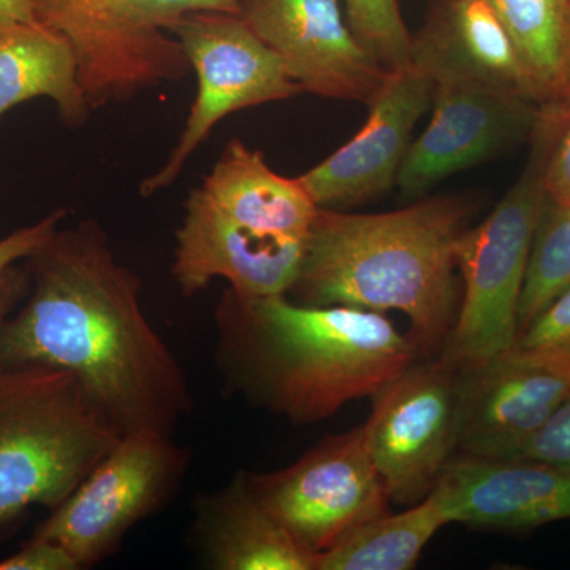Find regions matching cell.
I'll use <instances>...</instances> for the list:
<instances>
[{
  "instance_id": "1",
  "label": "cell",
  "mask_w": 570,
  "mask_h": 570,
  "mask_svg": "<svg viewBox=\"0 0 570 570\" xmlns=\"http://www.w3.org/2000/svg\"><path fill=\"white\" fill-rule=\"evenodd\" d=\"M26 261L31 288L0 325V367L66 371L121 436H174L193 411L189 384L100 225L58 228Z\"/></svg>"
},
{
  "instance_id": "2",
  "label": "cell",
  "mask_w": 570,
  "mask_h": 570,
  "mask_svg": "<svg viewBox=\"0 0 570 570\" xmlns=\"http://www.w3.org/2000/svg\"><path fill=\"white\" fill-rule=\"evenodd\" d=\"M214 322L225 387L295 425L373 396L420 355L384 314L307 306L287 295L254 298L228 287Z\"/></svg>"
},
{
  "instance_id": "3",
  "label": "cell",
  "mask_w": 570,
  "mask_h": 570,
  "mask_svg": "<svg viewBox=\"0 0 570 570\" xmlns=\"http://www.w3.org/2000/svg\"><path fill=\"white\" fill-rule=\"evenodd\" d=\"M479 208L472 195L377 214L318 208L291 294L307 306L397 311L420 355H434L459 313L455 250Z\"/></svg>"
},
{
  "instance_id": "4",
  "label": "cell",
  "mask_w": 570,
  "mask_h": 570,
  "mask_svg": "<svg viewBox=\"0 0 570 570\" xmlns=\"http://www.w3.org/2000/svg\"><path fill=\"white\" fill-rule=\"evenodd\" d=\"M121 438L66 371L0 367V535L58 509Z\"/></svg>"
},
{
  "instance_id": "5",
  "label": "cell",
  "mask_w": 570,
  "mask_h": 570,
  "mask_svg": "<svg viewBox=\"0 0 570 570\" xmlns=\"http://www.w3.org/2000/svg\"><path fill=\"white\" fill-rule=\"evenodd\" d=\"M32 17L69 43L91 110L129 100L193 69L175 26L194 11L239 14L238 0H28Z\"/></svg>"
},
{
  "instance_id": "6",
  "label": "cell",
  "mask_w": 570,
  "mask_h": 570,
  "mask_svg": "<svg viewBox=\"0 0 570 570\" xmlns=\"http://www.w3.org/2000/svg\"><path fill=\"white\" fill-rule=\"evenodd\" d=\"M547 153L535 151L519 181L482 223L461 235L455 250L463 277L459 313L439 358L472 370L509 354L519 340L521 292L532 242L549 205Z\"/></svg>"
},
{
  "instance_id": "7",
  "label": "cell",
  "mask_w": 570,
  "mask_h": 570,
  "mask_svg": "<svg viewBox=\"0 0 570 570\" xmlns=\"http://www.w3.org/2000/svg\"><path fill=\"white\" fill-rule=\"evenodd\" d=\"M189 468V450L171 436L134 433L118 444L82 480L32 538L61 543L91 568L110 557L135 524L171 498Z\"/></svg>"
},
{
  "instance_id": "8",
  "label": "cell",
  "mask_w": 570,
  "mask_h": 570,
  "mask_svg": "<svg viewBox=\"0 0 570 570\" xmlns=\"http://www.w3.org/2000/svg\"><path fill=\"white\" fill-rule=\"evenodd\" d=\"M174 36L197 73V99L167 164L141 184L142 195L170 186L195 148L225 116L303 92L239 14L194 11L178 21Z\"/></svg>"
},
{
  "instance_id": "9",
  "label": "cell",
  "mask_w": 570,
  "mask_h": 570,
  "mask_svg": "<svg viewBox=\"0 0 570 570\" xmlns=\"http://www.w3.org/2000/svg\"><path fill=\"white\" fill-rule=\"evenodd\" d=\"M459 370L444 360L409 366L377 390L365 441L390 504L411 508L430 497L459 449Z\"/></svg>"
},
{
  "instance_id": "10",
  "label": "cell",
  "mask_w": 570,
  "mask_h": 570,
  "mask_svg": "<svg viewBox=\"0 0 570 570\" xmlns=\"http://www.w3.org/2000/svg\"><path fill=\"white\" fill-rule=\"evenodd\" d=\"M247 483L292 538L313 554L389 512V497L363 426L330 434L291 466L246 472Z\"/></svg>"
},
{
  "instance_id": "11",
  "label": "cell",
  "mask_w": 570,
  "mask_h": 570,
  "mask_svg": "<svg viewBox=\"0 0 570 570\" xmlns=\"http://www.w3.org/2000/svg\"><path fill=\"white\" fill-rule=\"evenodd\" d=\"M239 17L303 92L367 104L387 69L356 39L341 0H238Z\"/></svg>"
},
{
  "instance_id": "12",
  "label": "cell",
  "mask_w": 570,
  "mask_h": 570,
  "mask_svg": "<svg viewBox=\"0 0 570 570\" xmlns=\"http://www.w3.org/2000/svg\"><path fill=\"white\" fill-rule=\"evenodd\" d=\"M534 100L469 81L434 82L431 119L412 141L396 186L422 198L449 176L487 163L538 127Z\"/></svg>"
},
{
  "instance_id": "13",
  "label": "cell",
  "mask_w": 570,
  "mask_h": 570,
  "mask_svg": "<svg viewBox=\"0 0 570 570\" xmlns=\"http://www.w3.org/2000/svg\"><path fill=\"white\" fill-rule=\"evenodd\" d=\"M459 379V449L483 459H515L570 397L569 360L520 347Z\"/></svg>"
},
{
  "instance_id": "14",
  "label": "cell",
  "mask_w": 570,
  "mask_h": 570,
  "mask_svg": "<svg viewBox=\"0 0 570 570\" xmlns=\"http://www.w3.org/2000/svg\"><path fill=\"white\" fill-rule=\"evenodd\" d=\"M434 85L414 62L387 70L367 102L365 126L324 163L298 176L318 208L374 200L396 186L412 134L433 102Z\"/></svg>"
},
{
  "instance_id": "15",
  "label": "cell",
  "mask_w": 570,
  "mask_h": 570,
  "mask_svg": "<svg viewBox=\"0 0 570 570\" xmlns=\"http://www.w3.org/2000/svg\"><path fill=\"white\" fill-rule=\"evenodd\" d=\"M305 239L247 227L195 189L176 232L174 276L183 294L204 291L216 277L243 296L291 294L302 269Z\"/></svg>"
},
{
  "instance_id": "16",
  "label": "cell",
  "mask_w": 570,
  "mask_h": 570,
  "mask_svg": "<svg viewBox=\"0 0 570 570\" xmlns=\"http://www.w3.org/2000/svg\"><path fill=\"white\" fill-rule=\"evenodd\" d=\"M434 493L450 523L527 531L570 520V469L534 460L461 453L449 461Z\"/></svg>"
},
{
  "instance_id": "17",
  "label": "cell",
  "mask_w": 570,
  "mask_h": 570,
  "mask_svg": "<svg viewBox=\"0 0 570 570\" xmlns=\"http://www.w3.org/2000/svg\"><path fill=\"white\" fill-rule=\"evenodd\" d=\"M412 62L430 80L469 81L540 100L530 70L490 0H436L412 36Z\"/></svg>"
},
{
  "instance_id": "18",
  "label": "cell",
  "mask_w": 570,
  "mask_h": 570,
  "mask_svg": "<svg viewBox=\"0 0 570 570\" xmlns=\"http://www.w3.org/2000/svg\"><path fill=\"white\" fill-rule=\"evenodd\" d=\"M194 527L198 551L208 568L316 570V554L303 549L255 497L246 472L198 501Z\"/></svg>"
},
{
  "instance_id": "19",
  "label": "cell",
  "mask_w": 570,
  "mask_h": 570,
  "mask_svg": "<svg viewBox=\"0 0 570 570\" xmlns=\"http://www.w3.org/2000/svg\"><path fill=\"white\" fill-rule=\"evenodd\" d=\"M200 190L236 223L296 239H306L318 209L298 178L275 174L262 153L238 140L228 142Z\"/></svg>"
},
{
  "instance_id": "20",
  "label": "cell",
  "mask_w": 570,
  "mask_h": 570,
  "mask_svg": "<svg viewBox=\"0 0 570 570\" xmlns=\"http://www.w3.org/2000/svg\"><path fill=\"white\" fill-rule=\"evenodd\" d=\"M36 97L58 105L69 126H80L91 111L73 51L62 37L39 22L0 26V118Z\"/></svg>"
},
{
  "instance_id": "21",
  "label": "cell",
  "mask_w": 570,
  "mask_h": 570,
  "mask_svg": "<svg viewBox=\"0 0 570 570\" xmlns=\"http://www.w3.org/2000/svg\"><path fill=\"white\" fill-rule=\"evenodd\" d=\"M450 520L438 494L404 512H385L360 524L316 557V570H411Z\"/></svg>"
},
{
  "instance_id": "22",
  "label": "cell",
  "mask_w": 570,
  "mask_h": 570,
  "mask_svg": "<svg viewBox=\"0 0 570 570\" xmlns=\"http://www.w3.org/2000/svg\"><path fill=\"white\" fill-rule=\"evenodd\" d=\"M538 88L539 99L570 97V0H490Z\"/></svg>"
},
{
  "instance_id": "23",
  "label": "cell",
  "mask_w": 570,
  "mask_h": 570,
  "mask_svg": "<svg viewBox=\"0 0 570 570\" xmlns=\"http://www.w3.org/2000/svg\"><path fill=\"white\" fill-rule=\"evenodd\" d=\"M570 285V205H547L521 292L520 333ZM519 333V336H520Z\"/></svg>"
},
{
  "instance_id": "24",
  "label": "cell",
  "mask_w": 570,
  "mask_h": 570,
  "mask_svg": "<svg viewBox=\"0 0 570 570\" xmlns=\"http://www.w3.org/2000/svg\"><path fill=\"white\" fill-rule=\"evenodd\" d=\"M356 39L387 70L412 62V33L400 9V0H341Z\"/></svg>"
},
{
  "instance_id": "25",
  "label": "cell",
  "mask_w": 570,
  "mask_h": 570,
  "mask_svg": "<svg viewBox=\"0 0 570 570\" xmlns=\"http://www.w3.org/2000/svg\"><path fill=\"white\" fill-rule=\"evenodd\" d=\"M515 347L570 362V285L520 333Z\"/></svg>"
},
{
  "instance_id": "26",
  "label": "cell",
  "mask_w": 570,
  "mask_h": 570,
  "mask_svg": "<svg viewBox=\"0 0 570 570\" xmlns=\"http://www.w3.org/2000/svg\"><path fill=\"white\" fill-rule=\"evenodd\" d=\"M513 460H534L570 469V397Z\"/></svg>"
},
{
  "instance_id": "27",
  "label": "cell",
  "mask_w": 570,
  "mask_h": 570,
  "mask_svg": "<svg viewBox=\"0 0 570 570\" xmlns=\"http://www.w3.org/2000/svg\"><path fill=\"white\" fill-rule=\"evenodd\" d=\"M75 560L61 543L55 540L32 538L18 553L0 560V570H78Z\"/></svg>"
},
{
  "instance_id": "28",
  "label": "cell",
  "mask_w": 570,
  "mask_h": 570,
  "mask_svg": "<svg viewBox=\"0 0 570 570\" xmlns=\"http://www.w3.org/2000/svg\"><path fill=\"white\" fill-rule=\"evenodd\" d=\"M66 214V209H56L55 213L41 219L40 223L20 228V230L0 239V273L6 272L7 268L20 261H26L29 255L36 253L58 230L59 224L62 223Z\"/></svg>"
},
{
  "instance_id": "29",
  "label": "cell",
  "mask_w": 570,
  "mask_h": 570,
  "mask_svg": "<svg viewBox=\"0 0 570 570\" xmlns=\"http://www.w3.org/2000/svg\"><path fill=\"white\" fill-rule=\"evenodd\" d=\"M543 187L551 204L570 205V122L547 151Z\"/></svg>"
},
{
  "instance_id": "30",
  "label": "cell",
  "mask_w": 570,
  "mask_h": 570,
  "mask_svg": "<svg viewBox=\"0 0 570 570\" xmlns=\"http://www.w3.org/2000/svg\"><path fill=\"white\" fill-rule=\"evenodd\" d=\"M31 288V275L28 268L11 265L0 273V325L24 302Z\"/></svg>"
},
{
  "instance_id": "31",
  "label": "cell",
  "mask_w": 570,
  "mask_h": 570,
  "mask_svg": "<svg viewBox=\"0 0 570 570\" xmlns=\"http://www.w3.org/2000/svg\"><path fill=\"white\" fill-rule=\"evenodd\" d=\"M11 22H36L28 0H0V26Z\"/></svg>"
}]
</instances>
